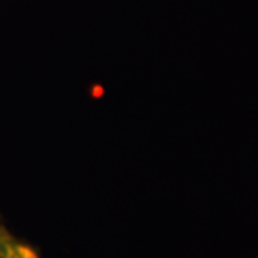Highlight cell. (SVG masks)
Wrapping results in <instances>:
<instances>
[{"label": "cell", "instance_id": "obj_1", "mask_svg": "<svg viewBox=\"0 0 258 258\" xmlns=\"http://www.w3.org/2000/svg\"><path fill=\"white\" fill-rule=\"evenodd\" d=\"M0 258H40V251L0 221Z\"/></svg>", "mask_w": 258, "mask_h": 258}]
</instances>
